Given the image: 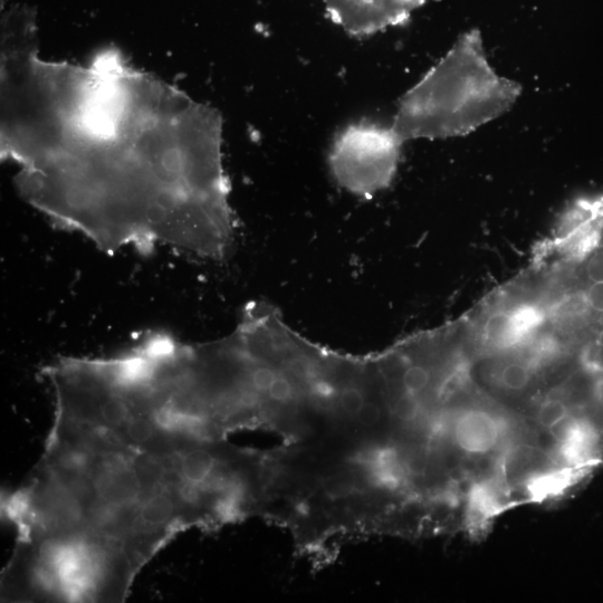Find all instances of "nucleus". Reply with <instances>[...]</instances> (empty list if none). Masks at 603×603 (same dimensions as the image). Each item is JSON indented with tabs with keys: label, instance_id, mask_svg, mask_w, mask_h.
Masks as SVG:
<instances>
[{
	"label": "nucleus",
	"instance_id": "nucleus-1",
	"mask_svg": "<svg viewBox=\"0 0 603 603\" xmlns=\"http://www.w3.org/2000/svg\"><path fill=\"white\" fill-rule=\"evenodd\" d=\"M0 156L26 203L104 253L157 247L223 261L236 241L223 118L132 65L117 47L86 64L27 47L2 72Z\"/></svg>",
	"mask_w": 603,
	"mask_h": 603
},
{
	"label": "nucleus",
	"instance_id": "nucleus-2",
	"mask_svg": "<svg viewBox=\"0 0 603 603\" xmlns=\"http://www.w3.org/2000/svg\"><path fill=\"white\" fill-rule=\"evenodd\" d=\"M190 443L136 447L53 424L28 481L3 500L17 542L126 599L138 574L176 536L212 522Z\"/></svg>",
	"mask_w": 603,
	"mask_h": 603
},
{
	"label": "nucleus",
	"instance_id": "nucleus-3",
	"mask_svg": "<svg viewBox=\"0 0 603 603\" xmlns=\"http://www.w3.org/2000/svg\"><path fill=\"white\" fill-rule=\"evenodd\" d=\"M521 94L488 63L474 28L402 95L391 127L404 142L464 137L509 112Z\"/></svg>",
	"mask_w": 603,
	"mask_h": 603
},
{
	"label": "nucleus",
	"instance_id": "nucleus-4",
	"mask_svg": "<svg viewBox=\"0 0 603 603\" xmlns=\"http://www.w3.org/2000/svg\"><path fill=\"white\" fill-rule=\"evenodd\" d=\"M404 143L391 126L372 121L351 123L332 143L331 175L348 193L371 199L394 181Z\"/></svg>",
	"mask_w": 603,
	"mask_h": 603
},
{
	"label": "nucleus",
	"instance_id": "nucleus-5",
	"mask_svg": "<svg viewBox=\"0 0 603 603\" xmlns=\"http://www.w3.org/2000/svg\"><path fill=\"white\" fill-rule=\"evenodd\" d=\"M603 237V196L574 200L562 213L545 250L581 263L599 250Z\"/></svg>",
	"mask_w": 603,
	"mask_h": 603
},
{
	"label": "nucleus",
	"instance_id": "nucleus-6",
	"mask_svg": "<svg viewBox=\"0 0 603 603\" xmlns=\"http://www.w3.org/2000/svg\"><path fill=\"white\" fill-rule=\"evenodd\" d=\"M428 0H322L333 23L354 37L406 24Z\"/></svg>",
	"mask_w": 603,
	"mask_h": 603
},
{
	"label": "nucleus",
	"instance_id": "nucleus-7",
	"mask_svg": "<svg viewBox=\"0 0 603 603\" xmlns=\"http://www.w3.org/2000/svg\"><path fill=\"white\" fill-rule=\"evenodd\" d=\"M455 442L466 454L484 455L499 444V420L487 411L469 409L457 417L454 424Z\"/></svg>",
	"mask_w": 603,
	"mask_h": 603
},
{
	"label": "nucleus",
	"instance_id": "nucleus-8",
	"mask_svg": "<svg viewBox=\"0 0 603 603\" xmlns=\"http://www.w3.org/2000/svg\"><path fill=\"white\" fill-rule=\"evenodd\" d=\"M505 318L500 351L513 350L528 344L547 321L548 313L538 304L520 303L506 310Z\"/></svg>",
	"mask_w": 603,
	"mask_h": 603
},
{
	"label": "nucleus",
	"instance_id": "nucleus-9",
	"mask_svg": "<svg viewBox=\"0 0 603 603\" xmlns=\"http://www.w3.org/2000/svg\"><path fill=\"white\" fill-rule=\"evenodd\" d=\"M595 443V433L587 424L571 423L561 439V455L568 463L579 464L586 461Z\"/></svg>",
	"mask_w": 603,
	"mask_h": 603
},
{
	"label": "nucleus",
	"instance_id": "nucleus-10",
	"mask_svg": "<svg viewBox=\"0 0 603 603\" xmlns=\"http://www.w3.org/2000/svg\"><path fill=\"white\" fill-rule=\"evenodd\" d=\"M532 379V368L526 362L514 361L506 363L499 375L500 385L510 391H521L529 386Z\"/></svg>",
	"mask_w": 603,
	"mask_h": 603
},
{
	"label": "nucleus",
	"instance_id": "nucleus-11",
	"mask_svg": "<svg viewBox=\"0 0 603 603\" xmlns=\"http://www.w3.org/2000/svg\"><path fill=\"white\" fill-rule=\"evenodd\" d=\"M402 386L407 392L421 395L427 390L433 381V372L428 367L413 363L408 365L401 373Z\"/></svg>",
	"mask_w": 603,
	"mask_h": 603
},
{
	"label": "nucleus",
	"instance_id": "nucleus-12",
	"mask_svg": "<svg viewBox=\"0 0 603 603\" xmlns=\"http://www.w3.org/2000/svg\"><path fill=\"white\" fill-rule=\"evenodd\" d=\"M569 409L562 400H545L538 410L539 424L545 429H554L559 427L564 420L568 418Z\"/></svg>",
	"mask_w": 603,
	"mask_h": 603
},
{
	"label": "nucleus",
	"instance_id": "nucleus-13",
	"mask_svg": "<svg viewBox=\"0 0 603 603\" xmlns=\"http://www.w3.org/2000/svg\"><path fill=\"white\" fill-rule=\"evenodd\" d=\"M419 409L418 395L410 394L405 390L397 399L394 410L399 419L409 421L417 417Z\"/></svg>",
	"mask_w": 603,
	"mask_h": 603
},
{
	"label": "nucleus",
	"instance_id": "nucleus-14",
	"mask_svg": "<svg viewBox=\"0 0 603 603\" xmlns=\"http://www.w3.org/2000/svg\"><path fill=\"white\" fill-rule=\"evenodd\" d=\"M585 273L590 283L603 282V250L593 253L587 260Z\"/></svg>",
	"mask_w": 603,
	"mask_h": 603
},
{
	"label": "nucleus",
	"instance_id": "nucleus-15",
	"mask_svg": "<svg viewBox=\"0 0 603 603\" xmlns=\"http://www.w3.org/2000/svg\"><path fill=\"white\" fill-rule=\"evenodd\" d=\"M357 417L363 426L373 427L381 419V409L376 402L366 400L365 405L358 411Z\"/></svg>",
	"mask_w": 603,
	"mask_h": 603
},
{
	"label": "nucleus",
	"instance_id": "nucleus-16",
	"mask_svg": "<svg viewBox=\"0 0 603 603\" xmlns=\"http://www.w3.org/2000/svg\"><path fill=\"white\" fill-rule=\"evenodd\" d=\"M583 295L590 310L603 314V282L591 283Z\"/></svg>",
	"mask_w": 603,
	"mask_h": 603
}]
</instances>
